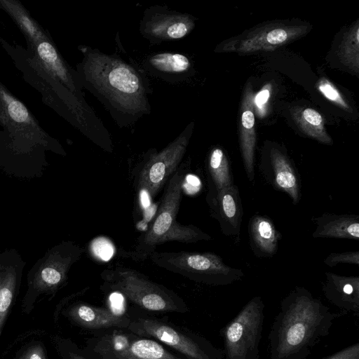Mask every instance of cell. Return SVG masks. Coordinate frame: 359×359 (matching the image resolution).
<instances>
[{"mask_svg":"<svg viewBox=\"0 0 359 359\" xmlns=\"http://www.w3.org/2000/svg\"><path fill=\"white\" fill-rule=\"evenodd\" d=\"M307 31L308 26L304 25L269 24L252 31L241 39L229 41L223 50L240 53L273 50L302 36Z\"/></svg>","mask_w":359,"mask_h":359,"instance_id":"10","label":"cell"},{"mask_svg":"<svg viewBox=\"0 0 359 359\" xmlns=\"http://www.w3.org/2000/svg\"><path fill=\"white\" fill-rule=\"evenodd\" d=\"M38 53L41 58L51 67L52 70L59 78L73 87L71 84L69 74L58 59L57 53L51 44L48 42L41 43L38 46ZM73 89L76 90L74 87Z\"/></svg>","mask_w":359,"mask_h":359,"instance_id":"23","label":"cell"},{"mask_svg":"<svg viewBox=\"0 0 359 359\" xmlns=\"http://www.w3.org/2000/svg\"><path fill=\"white\" fill-rule=\"evenodd\" d=\"M95 351L106 359H180L153 340L132 341L128 335L120 333L103 338Z\"/></svg>","mask_w":359,"mask_h":359,"instance_id":"12","label":"cell"},{"mask_svg":"<svg viewBox=\"0 0 359 359\" xmlns=\"http://www.w3.org/2000/svg\"><path fill=\"white\" fill-rule=\"evenodd\" d=\"M81 72L86 86L117 121L130 123L149 113L142 77L125 61L90 49L86 52Z\"/></svg>","mask_w":359,"mask_h":359,"instance_id":"2","label":"cell"},{"mask_svg":"<svg viewBox=\"0 0 359 359\" xmlns=\"http://www.w3.org/2000/svg\"><path fill=\"white\" fill-rule=\"evenodd\" d=\"M259 168L265 180L274 189L287 194L293 205L299 203L300 175L285 150L277 145H271L263 156Z\"/></svg>","mask_w":359,"mask_h":359,"instance_id":"9","label":"cell"},{"mask_svg":"<svg viewBox=\"0 0 359 359\" xmlns=\"http://www.w3.org/2000/svg\"><path fill=\"white\" fill-rule=\"evenodd\" d=\"M207 201L211 215L217 220L222 233L238 243L243 210L238 187L233 184L217 191H209Z\"/></svg>","mask_w":359,"mask_h":359,"instance_id":"13","label":"cell"},{"mask_svg":"<svg viewBox=\"0 0 359 359\" xmlns=\"http://www.w3.org/2000/svg\"><path fill=\"white\" fill-rule=\"evenodd\" d=\"M316 87L318 91L329 101L334 103L341 109L345 111L351 109L350 105L346 101L343 95L326 78H320L316 83Z\"/></svg>","mask_w":359,"mask_h":359,"instance_id":"24","label":"cell"},{"mask_svg":"<svg viewBox=\"0 0 359 359\" xmlns=\"http://www.w3.org/2000/svg\"><path fill=\"white\" fill-rule=\"evenodd\" d=\"M321 359H359V343L356 342Z\"/></svg>","mask_w":359,"mask_h":359,"instance_id":"28","label":"cell"},{"mask_svg":"<svg viewBox=\"0 0 359 359\" xmlns=\"http://www.w3.org/2000/svg\"><path fill=\"white\" fill-rule=\"evenodd\" d=\"M264 308L262 297L255 296L221 329L224 359H259Z\"/></svg>","mask_w":359,"mask_h":359,"instance_id":"6","label":"cell"},{"mask_svg":"<svg viewBox=\"0 0 359 359\" xmlns=\"http://www.w3.org/2000/svg\"><path fill=\"white\" fill-rule=\"evenodd\" d=\"M92 254L102 261L109 260L114 255V247L112 243L104 237L96 238L90 243Z\"/></svg>","mask_w":359,"mask_h":359,"instance_id":"25","label":"cell"},{"mask_svg":"<svg viewBox=\"0 0 359 359\" xmlns=\"http://www.w3.org/2000/svg\"><path fill=\"white\" fill-rule=\"evenodd\" d=\"M191 128L187 127L160 152H155L144 163L139 175V187L151 198H155L178 169L186 152Z\"/></svg>","mask_w":359,"mask_h":359,"instance_id":"7","label":"cell"},{"mask_svg":"<svg viewBox=\"0 0 359 359\" xmlns=\"http://www.w3.org/2000/svg\"><path fill=\"white\" fill-rule=\"evenodd\" d=\"M269 97V90L268 88H264L259 92V93L257 95L255 98V102L257 105H262L265 103Z\"/></svg>","mask_w":359,"mask_h":359,"instance_id":"31","label":"cell"},{"mask_svg":"<svg viewBox=\"0 0 359 359\" xmlns=\"http://www.w3.org/2000/svg\"><path fill=\"white\" fill-rule=\"evenodd\" d=\"M194 27L192 16L158 6L145 11L140 32L147 39L158 43L182 39Z\"/></svg>","mask_w":359,"mask_h":359,"instance_id":"11","label":"cell"},{"mask_svg":"<svg viewBox=\"0 0 359 359\" xmlns=\"http://www.w3.org/2000/svg\"><path fill=\"white\" fill-rule=\"evenodd\" d=\"M346 314L334 312L304 287H294L281 301L268 336L270 359H306L327 337L334 321Z\"/></svg>","mask_w":359,"mask_h":359,"instance_id":"1","label":"cell"},{"mask_svg":"<svg viewBox=\"0 0 359 359\" xmlns=\"http://www.w3.org/2000/svg\"><path fill=\"white\" fill-rule=\"evenodd\" d=\"M254 93L250 86H246L241 105L239 142L240 149L246 176L255 180V151L256 146Z\"/></svg>","mask_w":359,"mask_h":359,"instance_id":"14","label":"cell"},{"mask_svg":"<svg viewBox=\"0 0 359 359\" xmlns=\"http://www.w3.org/2000/svg\"><path fill=\"white\" fill-rule=\"evenodd\" d=\"M359 22L357 20L344 34L338 50L341 61L355 73L359 67Z\"/></svg>","mask_w":359,"mask_h":359,"instance_id":"22","label":"cell"},{"mask_svg":"<svg viewBox=\"0 0 359 359\" xmlns=\"http://www.w3.org/2000/svg\"><path fill=\"white\" fill-rule=\"evenodd\" d=\"M8 112L10 116L16 122H25L29 115L25 107L19 101L11 100L8 104Z\"/></svg>","mask_w":359,"mask_h":359,"instance_id":"27","label":"cell"},{"mask_svg":"<svg viewBox=\"0 0 359 359\" xmlns=\"http://www.w3.org/2000/svg\"><path fill=\"white\" fill-rule=\"evenodd\" d=\"M292 116L306 136L324 144H332V139L325 127V118L318 111L309 107L299 109L292 113Z\"/></svg>","mask_w":359,"mask_h":359,"instance_id":"20","label":"cell"},{"mask_svg":"<svg viewBox=\"0 0 359 359\" xmlns=\"http://www.w3.org/2000/svg\"><path fill=\"white\" fill-rule=\"evenodd\" d=\"M41 277L48 285H56L62 280V273L57 269L48 266L41 271Z\"/></svg>","mask_w":359,"mask_h":359,"instance_id":"29","label":"cell"},{"mask_svg":"<svg viewBox=\"0 0 359 359\" xmlns=\"http://www.w3.org/2000/svg\"><path fill=\"white\" fill-rule=\"evenodd\" d=\"M69 359H86V358H85L84 357H83L79 354L70 353L69 355Z\"/></svg>","mask_w":359,"mask_h":359,"instance_id":"32","label":"cell"},{"mask_svg":"<svg viewBox=\"0 0 359 359\" xmlns=\"http://www.w3.org/2000/svg\"><path fill=\"white\" fill-rule=\"evenodd\" d=\"M18 359H46L43 348L36 345L27 349Z\"/></svg>","mask_w":359,"mask_h":359,"instance_id":"30","label":"cell"},{"mask_svg":"<svg viewBox=\"0 0 359 359\" xmlns=\"http://www.w3.org/2000/svg\"><path fill=\"white\" fill-rule=\"evenodd\" d=\"M322 290L325 297L341 311L359 313V276L326 272Z\"/></svg>","mask_w":359,"mask_h":359,"instance_id":"15","label":"cell"},{"mask_svg":"<svg viewBox=\"0 0 359 359\" xmlns=\"http://www.w3.org/2000/svg\"><path fill=\"white\" fill-rule=\"evenodd\" d=\"M248 230L250 246L255 257H271L276 254L282 235L269 217L252 215L249 219Z\"/></svg>","mask_w":359,"mask_h":359,"instance_id":"16","label":"cell"},{"mask_svg":"<svg viewBox=\"0 0 359 359\" xmlns=\"http://www.w3.org/2000/svg\"><path fill=\"white\" fill-rule=\"evenodd\" d=\"M323 263L330 267H334L339 264H350L358 266L359 251L332 252L324 259Z\"/></svg>","mask_w":359,"mask_h":359,"instance_id":"26","label":"cell"},{"mask_svg":"<svg viewBox=\"0 0 359 359\" xmlns=\"http://www.w3.org/2000/svg\"><path fill=\"white\" fill-rule=\"evenodd\" d=\"M100 276L109 289L142 309L153 311H182V301L175 293L133 269L117 266L104 269Z\"/></svg>","mask_w":359,"mask_h":359,"instance_id":"5","label":"cell"},{"mask_svg":"<svg viewBox=\"0 0 359 359\" xmlns=\"http://www.w3.org/2000/svg\"><path fill=\"white\" fill-rule=\"evenodd\" d=\"M139 336L151 337L185 355L189 359H222L223 351L203 346L171 326L155 319L139 318L127 327Z\"/></svg>","mask_w":359,"mask_h":359,"instance_id":"8","label":"cell"},{"mask_svg":"<svg viewBox=\"0 0 359 359\" xmlns=\"http://www.w3.org/2000/svg\"><path fill=\"white\" fill-rule=\"evenodd\" d=\"M147 63L149 67L159 73L166 74H182L191 67L189 59L183 54L159 53L151 55Z\"/></svg>","mask_w":359,"mask_h":359,"instance_id":"21","label":"cell"},{"mask_svg":"<svg viewBox=\"0 0 359 359\" xmlns=\"http://www.w3.org/2000/svg\"><path fill=\"white\" fill-rule=\"evenodd\" d=\"M158 267L211 285H227L241 280L243 271L224 263L213 252H153L149 257Z\"/></svg>","mask_w":359,"mask_h":359,"instance_id":"4","label":"cell"},{"mask_svg":"<svg viewBox=\"0 0 359 359\" xmlns=\"http://www.w3.org/2000/svg\"><path fill=\"white\" fill-rule=\"evenodd\" d=\"M207 170L210 184L209 191H217L234 184L230 161L222 149H211L208 156Z\"/></svg>","mask_w":359,"mask_h":359,"instance_id":"19","label":"cell"},{"mask_svg":"<svg viewBox=\"0 0 359 359\" xmlns=\"http://www.w3.org/2000/svg\"><path fill=\"white\" fill-rule=\"evenodd\" d=\"M184 179L182 168H178L169 179L151 224L137 238L133 250L126 252L128 257L136 261H142L147 259L158 245L165 242L191 243L212 239L211 236L198 227L182 225L177 222Z\"/></svg>","mask_w":359,"mask_h":359,"instance_id":"3","label":"cell"},{"mask_svg":"<svg viewBox=\"0 0 359 359\" xmlns=\"http://www.w3.org/2000/svg\"><path fill=\"white\" fill-rule=\"evenodd\" d=\"M316 228L312 233L314 238H341L359 240V215L324 213L313 217Z\"/></svg>","mask_w":359,"mask_h":359,"instance_id":"17","label":"cell"},{"mask_svg":"<svg viewBox=\"0 0 359 359\" xmlns=\"http://www.w3.org/2000/svg\"><path fill=\"white\" fill-rule=\"evenodd\" d=\"M69 317L78 325L89 329L128 327V318L114 313L111 309L79 304L71 308Z\"/></svg>","mask_w":359,"mask_h":359,"instance_id":"18","label":"cell"}]
</instances>
